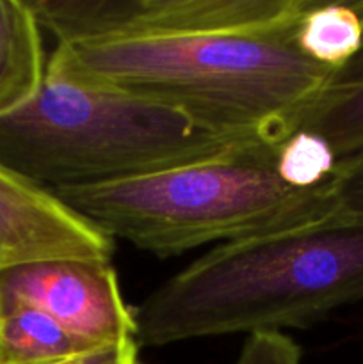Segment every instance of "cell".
<instances>
[{"label":"cell","mask_w":363,"mask_h":364,"mask_svg":"<svg viewBox=\"0 0 363 364\" xmlns=\"http://www.w3.org/2000/svg\"><path fill=\"white\" fill-rule=\"evenodd\" d=\"M235 364H301V348L281 331L248 334Z\"/></svg>","instance_id":"4fadbf2b"},{"label":"cell","mask_w":363,"mask_h":364,"mask_svg":"<svg viewBox=\"0 0 363 364\" xmlns=\"http://www.w3.org/2000/svg\"><path fill=\"white\" fill-rule=\"evenodd\" d=\"M27 306L56 320L89 345L135 338L128 308L110 262L45 259L0 274V311Z\"/></svg>","instance_id":"8992f818"},{"label":"cell","mask_w":363,"mask_h":364,"mask_svg":"<svg viewBox=\"0 0 363 364\" xmlns=\"http://www.w3.org/2000/svg\"><path fill=\"white\" fill-rule=\"evenodd\" d=\"M338 159L324 139L308 132H294L278 144L276 171L285 185L310 191L333 178Z\"/></svg>","instance_id":"7c38bea8"},{"label":"cell","mask_w":363,"mask_h":364,"mask_svg":"<svg viewBox=\"0 0 363 364\" xmlns=\"http://www.w3.org/2000/svg\"><path fill=\"white\" fill-rule=\"evenodd\" d=\"M93 347L38 309L0 311V364H52Z\"/></svg>","instance_id":"8fae6325"},{"label":"cell","mask_w":363,"mask_h":364,"mask_svg":"<svg viewBox=\"0 0 363 364\" xmlns=\"http://www.w3.org/2000/svg\"><path fill=\"white\" fill-rule=\"evenodd\" d=\"M114 240L50 191L0 167V274L45 259L110 262Z\"/></svg>","instance_id":"52a82bcc"},{"label":"cell","mask_w":363,"mask_h":364,"mask_svg":"<svg viewBox=\"0 0 363 364\" xmlns=\"http://www.w3.org/2000/svg\"><path fill=\"white\" fill-rule=\"evenodd\" d=\"M278 144L249 139L209 159L52 194L112 240L162 258L287 230L337 210L333 178L310 191L281 181Z\"/></svg>","instance_id":"3957f363"},{"label":"cell","mask_w":363,"mask_h":364,"mask_svg":"<svg viewBox=\"0 0 363 364\" xmlns=\"http://www.w3.org/2000/svg\"><path fill=\"white\" fill-rule=\"evenodd\" d=\"M135 338L110 341L52 364H142Z\"/></svg>","instance_id":"9a60e30c"},{"label":"cell","mask_w":363,"mask_h":364,"mask_svg":"<svg viewBox=\"0 0 363 364\" xmlns=\"http://www.w3.org/2000/svg\"><path fill=\"white\" fill-rule=\"evenodd\" d=\"M308 132L330 144L338 160L363 151V43L298 116L288 135Z\"/></svg>","instance_id":"ba28073f"},{"label":"cell","mask_w":363,"mask_h":364,"mask_svg":"<svg viewBox=\"0 0 363 364\" xmlns=\"http://www.w3.org/2000/svg\"><path fill=\"white\" fill-rule=\"evenodd\" d=\"M294 39L313 63L338 70L363 43V0H312L295 27Z\"/></svg>","instance_id":"30bf717a"},{"label":"cell","mask_w":363,"mask_h":364,"mask_svg":"<svg viewBox=\"0 0 363 364\" xmlns=\"http://www.w3.org/2000/svg\"><path fill=\"white\" fill-rule=\"evenodd\" d=\"M244 141L162 103L45 68L36 95L0 116V167L53 192L196 162Z\"/></svg>","instance_id":"277c9868"},{"label":"cell","mask_w":363,"mask_h":364,"mask_svg":"<svg viewBox=\"0 0 363 364\" xmlns=\"http://www.w3.org/2000/svg\"><path fill=\"white\" fill-rule=\"evenodd\" d=\"M41 27L25 0H0V116L23 105L45 77Z\"/></svg>","instance_id":"9c48e42d"},{"label":"cell","mask_w":363,"mask_h":364,"mask_svg":"<svg viewBox=\"0 0 363 364\" xmlns=\"http://www.w3.org/2000/svg\"><path fill=\"white\" fill-rule=\"evenodd\" d=\"M295 27L57 45L46 70L162 103L216 134L281 141L333 71L299 50Z\"/></svg>","instance_id":"7a4b0ae2"},{"label":"cell","mask_w":363,"mask_h":364,"mask_svg":"<svg viewBox=\"0 0 363 364\" xmlns=\"http://www.w3.org/2000/svg\"><path fill=\"white\" fill-rule=\"evenodd\" d=\"M363 301V215L310 223L217 245L144 299L139 347L306 327Z\"/></svg>","instance_id":"6da1fadb"},{"label":"cell","mask_w":363,"mask_h":364,"mask_svg":"<svg viewBox=\"0 0 363 364\" xmlns=\"http://www.w3.org/2000/svg\"><path fill=\"white\" fill-rule=\"evenodd\" d=\"M57 45L294 28L312 0H25Z\"/></svg>","instance_id":"5b68a950"},{"label":"cell","mask_w":363,"mask_h":364,"mask_svg":"<svg viewBox=\"0 0 363 364\" xmlns=\"http://www.w3.org/2000/svg\"><path fill=\"white\" fill-rule=\"evenodd\" d=\"M331 191L337 210L363 215V151L338 160Z\"/></svg>","instance_id":"5bb4252c"}]
</instances>
